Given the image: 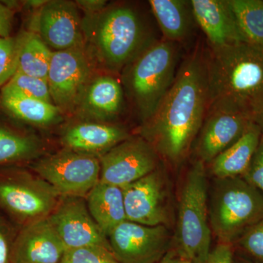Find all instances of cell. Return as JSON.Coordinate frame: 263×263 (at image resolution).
I'll use <instances>...</instances> for the list:
<instances>
[{
    "instance_id": "obj_8",
    "label": "cell",
    "mask_w": 263,
    "mask_h": 263,
    "mask_svg": "<svg viewBox=\"0 0 263 263\" xmlns=\"http://www.w3.org/2000/svg\"><path fill=\"white\" fill-rule=\"evenodd\" d=\"M60 198L41 177L25 173L0 176V208L24 224L48 217Z\"/></svg>"
},
{
    "instance_id": "obj_14",
    "label": "cell",
    "mask_w": 263,
    "mask_h": 263,
    "mask_svg": "<svg viewBox=\"0 0 263 263\" xmlns=\"http://www.w3.org/2000/svg\"><path fill=\"white\" fill-rule=\"evenodd\" d=\"M251 122L249 114L234 108L222 105L209 107L197 137L195 151L198 160L210 163L239 139Z\"/></svg>"
},
{
    "instance_id": "obj_10",
    "label": "cell",
    "mask_w": 263,
    "mask_h": 263,
    "mask_svg": "<svg viewBox=\"0 0 263 263\" xmlns=\"http://www.w3.org/2000/svg\"><path fill=\"white\" fill-rule=\"evenodd\" d=\"M100 182L123 188L158 168L159 155L143 138H127L100 157Z\"/></svg>"
},
{
    "instance_id": "obj_9",
    "label": "cell",
    "mask_w": 263,
    "mask_h": 263,
    "mask_svg": "<svg viewBox=\"0 0 263 263\" xmlns=\"http://www.w3.org/2000/svg\"><path fill=\"white\" fill-rule=\"evenodd\" d=\"M91 58L84 46L53 51L47 81L53 104L60 111L80 108L91 82Z\"/></svg>"
},
{
    "instance_id": "obj_7",
    "label": "cell",
    "mask_w": 263,
    "mask_h": 263,
    "mask_svg": "<svg viewBox=\"0 0 263 263\" xmlns=\"http://www.w3.org/2000/svg\"><path fill=\"white\" fill-rule=\"evenodd\" d=\"M33 168L61 197L85 198L100 181L98 157L69 148L41 159Z\"/></svg>"
},
{
    "instance_id": "obj_5",
    "label": "cell",
    "mask_w": 263,
    "mask_h": 263,
    "mask_svg": "<svg viewBox=\"0 0 263 263\" xmlns=\"http://www.w3.org/2000/svg\"><path fill=\"white\" fill-rule=\"evenodd\" d=\"M208 208L211 230L231 245L262 219L263 193L242 176L216 179Z\"/></svg>"
},
{
    "instance_id": "obj_38",
    "label": "cell",
    "mask_w": 263,
    "mask_h": 263,
    "mask_svg": "<svg viewBox=\"0 0 263 263\" xmlns=\"http://www.w3.org/2000/svg\"><path fill=\"white\" fill-rule=\"evenodd\" d=\"M234 263H252L249 262V261L245 260V259H238V260H234Z\"/></svg>"
},
{
    "instance_id": "obj_29",
    "label": "cell",
    "mask_w": 263,
    "mask_h": 263,
    "mask_svg": "<svg viewBox=\"0 0 263 263\" xmlns=\"http://www.w3.org/2000/svg\"><path fill=\"white\" fill-rule=\"evenodd\" d=\"M18 36L0 38V86L6 84L18 67Z\"/></svg>"
},
{
    "instance_id": "obj_22",
    "label": "cell",
    "mask_w": 263,
    "mask_h": 263,
    "mask_svg": "<svg viewBox=\"0 0 263 263\" xmlns=\"http://www.w3.org/2000/svg\"><path fill=\"white\" fill-rule=\"evenodd\" d=\"M149 5L166 41L176 43L187 37L193 17L190 2L150 0Z\"/></svg>"
},
{
    "instance_id": "obj_36",
    "label": "cell",
    "mask_w": 263,
    "mask_h": 263,
    "mask_svg": "<svg viewBox=\"0 0 263 263\" xmlns=\"http://www.w3.org/2000/svg\"><path fill=\"white\" fill-rule=\"evenodd\" d=\"M78 4L88 12V15L96 14L105 9L106 2L101 0H85V1H77Z\"/></svg>"
},
{
    "instance_id": "obj_33",
    "label": "cell",
    "mask_w": 263,
    "mask_h": 263,
    "mask_svg": "<svg viewBox=\"0 0 263 263\" xmlns=\"http://www.w3.org/2000/svg\"><path fill=\"white\" fill-rule=\"evenodd\" d=\"M13 13L9 7L0 3V38L10 37L13 27Z\"/></svg>"
},
{
    "instance_id": "obj_21",
    "label": "cell",
    "mask_w": 263,
    "mask_h": 263,
    "mask_svg": "<svg viewBox=\"0 0 263 263\" xmlns=\"http://www.w3.org/2000/svg\"><path fill=\"white\" fill-rule=\"evenodd\" d=\"M123 98L122 86L117 79L100 76L90 82L79 108L90 117L112 119L122 110Z\"/></svg>"
},
{
    "instance_id": "obj_13",
    "label": "cell",
    "mask_w": 263,
    "mask_h": 263,
    "mask_svg": "<svg viewBox=\"0 0 263 263\" xmlns=\"http://www.w3.org/2000/svg\"><path fill=\"white\" fill-rule=\"evenodd\" d=\"M30 29L48 47L57 51L85 44L82 21L77 7L72 2H46L33 16Z\"/></svg>"
},
{
    "instance_id": "obj_34",
    "label": "cell",
    "mask_w": 263,
    "mask_h": 263,
    "mask_svg": "<svg viewBox=\"0 0 263 263\" xmlns=\"http://www.w3.org/2000/svg\"><path fill=\"white\" fill-rule=\"evenodd\" d=\"M11 247L4 228L0 226V263H11Z\"/></svg>"
},
{
    "instance_id": "obj_2",
    "label": "cell",
    "mask_w": 263,
    "mask_h": 263,
    "mask_svg": "<svg viewBox=\"0 0 263 263\" xmlns=\"http://www.w3.org/2000/svg\"><path fill=\"white\" fill-rule=\"evenodd\" d=\"M206 62L209 108L222 105L249 115L263 97V47L248 42L211 47Z\"/></svg>"
},
{
    "instance_id": "obj_23",
    "label": "cell",
    "mask_w": 263,
    "mask_h": 263,
    "mask_svg": "<svg viewBox=\"0 0 263 263\" xmlns=\"http://www.w3.org/2000/svg\"><path fill=\"white\" fill-rule=\"evenodd\" d=\"M18 39L16 72L47 80L53 51L35 33L22 32Z\"/></svg>"
},
{
    "instance_id": "obj_6",
    "label": "cell",
    "mask_w": 263,
    "mask_h": 263,
    "mask_svg": "<svg viewBox=\"0 0 263 263\" xmlns=\"http://www.w3.org/2000/svg\"><path fill=\"white\" fill-rule=\"evenodd\" d=\"M209 190L205 163L194 162L180 194L176 243L182 259L202 260L211 251L212 230L209 219Z\"/></svg>"
},
{
    "instance_id": "obj_25",
    "label": "cell",
    "mask_w": 263,
    "mask_h": 263,
    "mask_svg": "<svg viewBox=\"0 0 263 263\" xmlns=\"http://www.w3.org/2000/svg\"><path fill=\"white\" fill-rule=\"evenodd\" d=\"M247 42L263 47V0H228Z\"/></svg>"
},
{
    "instance_id": "obj_11",
    "label": "cell",
    "mask_w": 263,
    "mask_h": 263,
    "mask_svg": "<svg viewBox=\"0 0 263 263\" xmlns=\"http://www.w3.org/2000/svg\"><path fill=\"white\" fill-rule=\"evenodd\" d=\"M171 233L165 226H146L129 220L108 236L119 263H157L171 249Z\"/></svg>"
},
{
    "instance_id": "obj_4",
    "label": "cell",
    "mask_w": 263,
    "mask_h": 263,
    "mask_svg": "<svg viewBox=\"0 0 263 263\" xmlns=\"http://www.w3.org/2000/svg\"><path fill=\"white\" fill-rule=\"evenodd\" d=\"M175 43L151 44L127 66L124 84L143 123L155 115L174 84L177 64Z\"/></svg>"
},
{
    "instance_id": "obj_26",
    "label": "cell",
    "mask_w": 263,
    "mask_h": 263,
    "mask_svg": "<svg viewBox=\"0 0 263 263\" xmlns=\"http://www.w3.org/2000/svg\"><path fill=\"white\" fill-rule=\"evenodd\" d=\"M37 151L32 138L0 127V164L28 160Z\"/></svg>"
},
{
    "instance_id": "obj_19",
    "label": "cell",
    "mask_w": 263,
    "mask_h": 263,
    "mask_svg": "<svg viewBox=\"0 0 263 263\" xmlns=\"http://www.w3.org/2000/svg\"><path fill=\"white\" fill-rule=\"evenodd\" d=\"M261 136L260 128L251 122L238 141L210 162L216 179L243 176L258 146Z\"/></svg>"
},
{
    "instance_id": "obj_35",
    "label": "cell",
    "mask_w": 263,
    "mask_h": 263,
    "mask_svg": "<svg viewBox=\"0 0 263 263\" xmlns=\"http://www.w3.org/2000/svg\"><path fill=\"white\" fill-rule=\"evenodd\" d=\"M251 120L260 128L263 133V97L254 103L250 110Z\"/></svg>"
},
{
    "instance_id": "obj_20",
    "label": "cell",
    "mask_w": 263,
    "mask_h": 263,
    "mask_svg": "<svg viewBox=\"0 0 263 263\" xmlns=\"http://www.w3.org/2000/svg\"><path fill=\"white\" fill-rule=\"evenodd\" d=\"M86 201L90 214L107 238L114 228L127 220L122 189L119 186L99 181Z\"/></svg>"
},
{
    "instance_id": "obj_37",
    "label": "cell",
    "mask_w": 263,
    "mask_h": 263,
    "mask_svg": "<svg viewBox=\"0 0 263 263\" xmlns=\"http://www.w3.org/2000/svg\"><path fill=\"white\" fill-rule=\"evenodd\" d=\"M182 257L176 249H170L163 257L157 263H182Z\"/></svg>"
},
{
    "instance_id": "obj_12",
    "label": "cell",
    "mask_w": 263,
    "mask_h": 263,
    "mask_svg": "<svg viewBox=\"0 0 263 263\" xmlns=\"http://www.w3.org/2000/svg\"><path fill=\"white\" fill-rule=\"evenodd\" d=\"M122 189L127 220L146 226L168 227L169 186L162 170L158 167Z\"/></svg>"
},
{
    "instance_id": "obj_31",
    "label": "cell",
    "mask_w": 263,
    "mask_h": 263,
    "mask_svg": "<svg viewBox=\"0 0 263 263\" xmlns=\"http://www.w3.org/2000/svg\"><path fill=\"white\" fill-rule=\"evenodd\" d=\"M243 179L263 193V133Z\"/></svg>"
},
{
    "instance_id": "obj_1",
    "label": "cell",
    "mask_w": 263,
    "mask_h": 263,
    "mask_svg": "<svg viewBox=\"0 0 263 263\" xmlns=\"http://www.w3.org/2000/svg\"><path fill=\"white\" fill-rule=\"evenodd\" d=\"M208 108L206 56L197 48L183 60L160 107L144 123L143 138L164 160L181 163L198 136Z\"/></svg>"
},
{
    "instance_id": "obj_15",
    "label": "cell",
    "mask_w": 263,
    "mask_h": 263,
    "mask_svg": "<svg viewBox=\"0 0 263 263\" xmlns=\"http://www.w3.org/2000/svg\"><path fill=\"white\" fill-rule=\"evenodd\" d=\"M48 219L66 249L94 245L110 248L108 238L90 214L84 197H61Z\"/></svg>"
},
{
    "instance_id": "obj_39",
    "label": "cell",
    "mask_w": 263,
    "mask_h": 263,
    "mask_svg": "<svg viewBox=\"0 0 263 263\" xmlns=\"http://www.w3.org/2000/svg\"><path fill=\"white\" fill-rule=\"evenodd\" d=\"M182 263H191L190 261L186 260V259H183Z\"/></svg>"
},
{
    "instance_id": "obj_18",
    "label": "cell",
    "mask_w": 263,
    "mask_h": 263,
    "mask_svg": "<svg viewBox=\"0 0 263 263\" xmlns=\"http://www.w3.org/2000/svg\"><path fill=\"white\" fill-rule=\"evenodd\" d=\"M127 138V132L117 126L86 122L69 128L63 142L69 149L95 155L105 153Z\"/></svg>"
},
{
    "instance_id": "obj_27",
    "label": "cell",
    "mask_w": 263,
    "mask_h": 263,
    "mask_svg": "<svg viewBox=\"0 0 263 263\" xmlns=\"http://www.w3.org/2000/svg\"><path fill=\"white\" fill-rule=\"evenodd\" d=\"M2 92L13 93L27 98L52 103L47 80L16 72L3 86Z\"/></svg>"
},
{
    "instance_id": "obj_30",
    "label": "cell",
    "mask_w": 263,
    "mask_h": 263,
    "mask_svg": "<svg viewBox=\"0 0 263 263\" xmlns=\"http://www.w3.org/2000/svg\"><path fill=\"white\" fill-rule=\"evenodd\" d=\"M240 248L263 263V218L236 240Z\"/></svg>"
},
{
    "instance_id": "obj_3",
    "label": "cell",
    "mask_w": 263,
    "mask_h": 263,
    "mask_svg": "<svg viewBox=\"0 0 263 263\" xmlns=\"http://www.w3.org/2000/svg\"><path fill=\"white\" fill-rule=\"evenodd\" d=\"M85 40L95 58L110 70L127 67L145 48V32L136 11L126 6L105 8L82 21Z\"/></svg>"
},
{
    "instance_id": "obj_24",
    "label": "cell",
    "mask_w": 263,
    "mask_h": 263,
    "mask_svg": "<svg viewBox=\"0 0 263 263\" xmlns=\"http://www.w3.org/2000/svg\"><path fill=\"white\" fill-rule=\"evenodd\" d=\"M2 104L15 117L37 125H48L58 120L60 110L53 103L2 92Z\"/></svg>"
},
{
    "instance_id": "obj_32",
    "label": "cell",
    "mask_w": 263,
    "mask_h": 263,
    "mask_svg": "<svg viewBox=\"0 0 263 263\" xmlns=\"http://www.w3.org/2000/svg\"><path fill=\"white\" fill-rule=\"evenodd\" d=\"M191 263H234L232 245L219 243L205 259Z\"/></svg>"
},
{
    "instance_id": "obj_16",
    "label": "cell",
    "mask_w": 263,
    "mask_h": 263,
    "mask_svg": "<svg viewBox=\"0 0 263 263\" xmlns=\"http://www.w3.org/2000/svg\"><path fill=\"white\" fill-rule=\"evenodd\" d=\"M66 249L48 217L24 224L12 243L11 263H60Z\"/></svg>"
},
{
    "instance_id": "obj_28",
    "label": "cell",
    "mask_w": 263,
    "mask_h": 263,
    "mask_svg": "<svg viewBox=\"0 0 263 263\" xmlns=\"http://www.w3.org/2000/svg\"><path fill=\"white\" fill-rule=\"evenodd\" d=\"M60 263H119L110 247L87 246L67 249Z\"/></svg>"
},
{
    "instance_id": "obj_17",
    "label": "cell",
    "mask_w": 263,
    "mask_h": 263,
    "mask_svg": "<svg viewBox=\"0 0 263 263\" xmlns=\"http://www.w3.org/2000/svg\"><path fill=\"white\" fill-rule=\"evenodd\" d=\"M193 18L206 36L210 47L247 42L228 0H192Z\"/></svg>"
}]
</instances>
